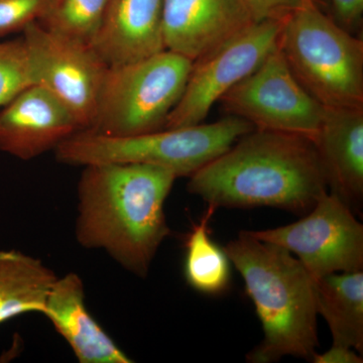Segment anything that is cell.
<instances>
[{"label": "cell", "mask_w": 363, "mask_h": 363, "mask_svg": "<svg viewBox=\"0 0 363 363\" xmlns=\"http://www.w3.org/2000/svg\"><path fill=\"white\" fill-rule=\"evenodd\" d=\"M23 33L35 84L65 105L82 130H90L108 66L91 45L50 32L38 21Z\"/></svg>", "instance_id": "obj_10"}, {"label": "cell", "mask_w": 363, "mask_h": 363, "mask_svg": "<svg viewBox=\"0 0 363 363\" xmlns=\"http://www.w3.org/2000/svg\"><path fill=\"white\" fill-rule=\"evenodd\" d=\"M253 23L241 0H164L162 33L168 51L195 62Z\"/></svg>", "instance_id": "obj_11"}, {"label": "cell", "mask_w": 363, "mask_h": 363, "mask_svg": "<svg viewBox=\"0 0 363 363\" xmlns=\"http://www.w3.org/2000/svg\"><path fill=\"white\" fill-rule=\"evenodd\" d=\"M228 116L240 117L257 130L315 138L325 106L294 77L277 47L252 73L219 99Z\"/></svg>", "instance_id": "obj_7"}, {"label": "cell", "mask_w": 363, "mask_h": 363, "mask_svg": "<svg viewBox=\"0 0 363 363\" xmlns=\"http://www.w3.org/2000/svg\"><path fill=\"white\" fill-rule=\"evenodd\" d=\"M215 208L208 206L200 223L194 224L186 242L184 274L189 286L205 295L225 292L231 281V262L223 248L210 238V218Z\"/></svg>", "instance_id": "obj_18"}, {"label": "cell", "mask_w": 363, "mask_h": 363, "mask_svg": "<svg viewBox=\"0 0 363 363\" xmlns=\"http://www.w3.org/2000/svg\"><path fill=\"white\" fill-rule=\"evenodd\" d=\"M35 84L32 62L23 38L0 43V108Z\"/></svg>", "instance_id": "obj_20"}, {"label": "cell", "mask_w": 363, "mask_h": 363, "mask_svg": "<svg viewBox=\"0 0 363 363\" xmlns=\"http://www.w3.org/2000/svg\"><path fill=\"white\" fill-rule=\"evenodd\" d=\"M328 188L353 213L363 201V107H325L314 140Z\"/></svg>", "instance_id": "obj_13"}, {"label": "cell", "mask_w": 363, "mask_h": 363, "mask_svg": "<svg viewBox=\"0 0 363 363\" xmlns=\"http://www.w3.org/2000/svg\"><path fill=\"white\" fill-rule=\"evenodd\" d=\"M223 250L242 277L264 331L247 362L272 363L285 357L312 362L319 339L311 274L285 248L257 240L248 230Z\"/></svg>", "instance_id": "obj_3"}, {"label": "cell", "mask_w": 363, "mask_h": 363, "mask_svg": "<svg viewBox=\"0 0 363 363\" xmlns=\"http://www.w3.org/2000/svg\"><path fill=\"white\" fill-rule=\"evenodd\" d=\"M278 47L294 77L325 107H363V42L315 0L286 16Z\"/></svg>", "instance_id": "obj_5"}, {"label": "cell", "mask_w": 363, "mask_h": 363, "mask_svg": "<svg viewBox=\"0 0 363 363\" xmlns=\"http://www.w3.org/2000/svg\"><path fill=\"white\" fill-rule=\"evenodd\" d=\"M51 0H0V37L23 32L39 21Z\"/></svg>", "instance_id": "obj_21"}, {"label": "cell", "mask_w": 363, "mask_h": 363, "mask_svg": "<svg viewBox=\"0 0 363 363\" xmlns=\"http://www.w3.org/2000/svg\"><path fill=\"white\" fill-rule=\"evenodd\" d=\"M333 20L348 32L362 26L363 0H329Z\"/></svg>", "instance_id": "obj_23"}, {"label": "cell", "mask_w": 363, "mask_h": 363, "mask_svg": "<svg viewBox=\"0 0 363 363\" xmlns=\"http://www.w3.org/2000/svg\"><path fill=\"white\" fill-rule=\"evenodd\" d=\"M56 279L37 257L20 250H0V324L26 313L43 314Z\"/></svg>", "instance_id": "obj_17"}, {"label": "cell", "mask_w": 363, "mask_h": 363, "mask_svg": "<svg viewBox=\"0 0 363 363\" xmlns=\"http://www.w3.org/2000/svg\"><path fill=\"white\" fill-rule=\"evenodd\" d=\"M176 179L169 169L150 164L85 166L75 225L81 247L104 250L126 271L147 278L171 233L164 203Z\"/></svg>", "instance_id": "obj_1"}, {"label": "cell", "mask_w": 363, "mask_h": 363, "mask_svg": "<svg viewBox=\"0 0 363 363\" xmlns=\"http://www.w3.org/2000/svg\"><path fill=\"white\" fill-rule=\"evenodd\" d=\"M253 130L245 119L228 116L213 123L130 136L81 130L64 140L55 152L59 162L70 166L150 164L169 169L177 178H190Z\"/></svg>", "instance_id": "obj_4"}, {"label": "cell", "mask_w": 363, "mask_h": 363, "mask_svg": "<svg viewBox=\"0 0 363 363\" xmlns=\"http://www.w3.org/2000/svg\"><path fill=\"white\" fill-rule=\"evenodd\" d=\"M81 130L65 105L38 84L26 88L0 111V150L23 161L56 150Z\"/></svg>", "instance_id": "obj_12"}, {"label": "cell", "mask_w": 363, "mask_h": 363, "mask_svg": "<svg viewBox=\"0 0 363 363\" xmlns=\"http://www.w3.org/2000/svg\"><path fill=\"white\" fill-rule=\"evenodd\" d=\"M285 20L252 23L216 51L193 62L185 90L169 114L164 128L202 123L214 104L278 47Z\"/></svg>", "instance_id": "obj_9"}, {"label": "cell", "mask_w": 363, "mask_h": 363, "mask_svg": "<svg viewBox=\"0 0 363 363\" xmlns=\"http://www.w3.org/2000/svg\"><path fill=\"white\" fill-rule=\"evenodd\" d=\"M187 189L215 209L274 207L307 214L328 192V182L311 138L255 128L191 176Z\"/></svg>", "instance_id": "obj_2"}, {"label": "cell", "mask_w": 363, "mask_h": 363, "mask_svg": "<svg viewBox=\"0 0 363 363\" xmlns=\"http://www.w3.org/2000/svg\"><path fill=\"white\" fill-rule=\"evenodd\" d=\"M315 305L333 343L363 351V272H334L314 279Z\"/></svg>", "instance_id": "obj_16"}, {"label": "cell", "mask_w": 363, "mask_h": 363, "mask_svg": "<svg viewBox=\"0 0 363 363\" xmlns=\"http://www.w3.org/2000/svg\"><path fill=\"white\" fill-rule=\"evenodd\" d=\"M248 233L292 253L313 279L363 271V225L333 193H325L295 223Z\"/></svg>", "instance_id": "obj_8"}, {"label": "cell", "mask_w": 363, "mask_h": 363, "mask_svg": "<svg viewBox=\"0 0 363 363\" xmlns=\"http://www.w3.org/2000/svg\"><path fill=\"white\" fill-rule=\"evenodd\" d=\"M43 314L70 345L79 362H133L91 316L85 304L84 284L75 272L57 278Z\"/></svg>", "instance_id": "obj_15"}, {"label": "cell", "mask_w": 363, "mask_h": 363, "mask_svg": "<svg viewBox=\"0 0 363 363\" xmlns=\"http://www.w3.org/2000/svg\"><path fill=\"white\" fill-rule=\"evenodd\" d=\"M164 0H111L92 49L108 67L125 65L166 50Z\"/></svg>", "instance_id": "obj_14"}, {"label": "cell", "mask_w": 363, "mask_h": 363, "mask_svg": "<svg viewBox=\"0 0 363 363\" xmlns=\"http://www.w3.org/2000/svg\"><path fill=\"white\" fill-rule=\"evenodd\" d=\"M111 0H51L38 23L66 39L91 45Z\"/></svg>", "instance_id": "obj_19"}, {"label": "cell", "mask_w": 363, "mask_h": 363, "mask_svg": "<svg viewBox=\"0 0 363 363\" xmlns=\"http://www.w3.org/2000/svg\"><path fill=\"white\" fill-rule=\"evenodd\" d=\"M313 363H362V355L350 346L342 344H332L328 350L323 353H316L313 357Z\"/></svg>", "instance_id": "obj_24"}, {"label": "cell", "mask_w": 363, "mask_h": 363, "mask_svg": "<svg viewBox=\"0 0 363 363\" xmlns=\"http://www.w3.org/2000/svg\"><path fill=\"white\" fill-rule=\"evenodd\" d=\"M253 23L281 20L298 9L304 0H241Z\"/></svg>", "instance_id": "obj_22"}, {"label": "cell", "mask_w": 363, "mask_h": 363, "mask_svg": "<svg viewBox=\"0 0 363 363\" xmlns=\"http://www.w3.org/2000/svg\"><path fill=\"white\" fill-rule=\"evenodd\" d=\"M193 61L164 50L149 58L108 67L90 130L130 136L164 130L185 90Z\"/></svg>", "instance_id": "obj_6"}]
</instances>
